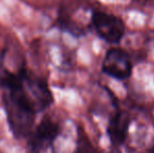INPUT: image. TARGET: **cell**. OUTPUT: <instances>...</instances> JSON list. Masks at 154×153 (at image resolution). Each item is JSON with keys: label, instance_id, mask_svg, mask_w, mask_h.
<instances>
[{"label": "cell", "instance_id": "obj_5", "mask_svg": "<svg viewBox=\"0 0 154 153\" xmlns=\"http://www.w3.org/2000/svg\"><path fill=\"white\" fill-rule=\"evenodd\" d=\"M129 125L130 116L128 113L116 110L112 115L107 126V133L112 145L118 147L126 141Z\"/></svg>", "mask_w": 154, "mask_h": 153}, {"label": "cell", "instance_id": "obj_6", "mask_svg": "<svg viewBox=\"0 0 154 153\" xmlns=\"http://www.w3.org/2000/svg\"><path fill=\"white\" fill-rule=\"evenodd\" d=\"M137 1H150V0H137Z\"/></svg>", "mask_w": 154, "mask_h": 153}, {"label": "cell", "instance_id": "obj_3", "mask_svg": "<svg viewBox=\"0 0 154 153\" xmlns=\"http://www.w3.org/2000/svg\"><path fill=\"white\" fill-rule=\"evenodd\" d=\"M59 132L60 127L57 122L51 120L49 116L43 118L29 135L27 146L29 153H42L45 151L54 144Z\"/></svg>", "mask_w": 154, "mask_h": 153}, {"label": "cell", "instance_id": "obj_8", "mask_svg": "<svg viewBox=\"0 0 154 153\" xmlns=\"http://www.w3.org/2000/svg\"><path fill=\"white\" fill-rule=\"evenodd\" d=\"M0 153H2V152H1V151H0Z\"/></svg>", "mask_w": 154, "mask_h": 153}, {"label": "cell", "instance_id": "obj_2", "mask_svg": "<svg viewBox=\"0 0 154 153\" xmlns=\"http://www.w3.org/2000/svg\"><path fill=\"white\" fill-rule=\"evenodd\" d=\"M91 24L101 39L111 44H118L125 35V24L116 15L94 11L91 15Z\"/></svg>", "mask_w": 154, "mask_h": 153}, {"label": "cell", "instance_id": "obj_1", "mask_svg": "<svg viewBox=\"0 0 154 153\" xmlns=\"http://www.w3.org/2000/svg\"><path fill=\"white\" fill-rule=\"evenodd\" d=\"M4 88L3 103L11 131L15 137H29L36 115L48 108L54 102L46 82L20 68L14 74L5 70L0 79Z\"/></svg>", "mask_w": 154, "mask_h": 153}, {"label": "cell", "instance_id": "obj_7", "mask_svg": "<svg viewBox=\"0 0 154 153\" xmlns=\"http://www.w3.org/2000/svg\"><path fill=\"white\" fill-rule=\"evenodd\" d=\"M151 153H154V147H153V149H152V151H151Z\"/></svg>", "mask_w": 154, "mask_h": 153}, {"label": "cell", "instance_id": "obj_4", "mask_svg": "<svg viewBox=\"0 0 154 153\" xmlns=\"http://www.w3.org/2000/svg\"><path fill=\"white\" fill-rule=\"evenodd\" d=\"M105 75L116 80H127L132 72V63L127 51L122 48H111L107 51L102 63Z\"/></svg>", "mask_w": 154, "mask_h": 153}]
</instances>
